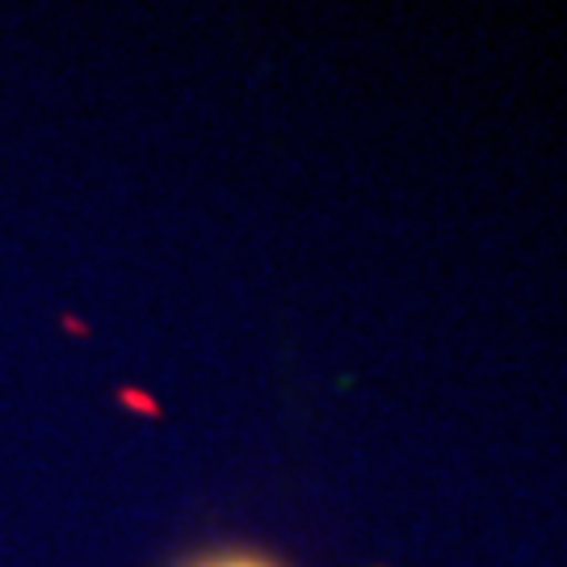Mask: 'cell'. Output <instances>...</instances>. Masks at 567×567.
<instances>
[{"label": "cell", "mask_w": 567, "mask_h": 567, "mask_svg": "<svg viewBox=\"0 0 567 567\" xmlns=\"http://www.w3.org/2000/svg\"><path fill=\"white\" fill-rule=\"evenodd\" d=\"M185 567H282L269 555H257V550H210V555H198L194 564Z\"/></svg>", "instance_id": "6da1fadb"}]
</instances>
